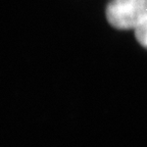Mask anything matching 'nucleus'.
Returning <instances> with one entry per match:
<instances>
[{
  "label": "nucleus",
  "instance_id": "obj_1",
  "mask_svg": "<svg viewBox=\"0 0 147 147\" xmlns=\"http://www.w3.org/2000/svg\"><path fill=\"white\" fill-rule=\"evenodd\" d=\"M106 18L117 29L135 30L147 18V0H111L106 8Z\"/></svg>",
  "mask_w": 147,
  "mask_h": 147
},
{
  "label": "nucleus",
  "instance_id": "obj_2",
  "mask_svg": "<svg viewBox=\"0 0 147 147\" xmlns=\"http://www.w3.org/2000/svg\"><path fill=\"white\" fill-rule=\"evenodd\" d=\"M135 36L137 41L147 48V18L135 29Z\"/></svg>",
  "mask_w": 147,
  "mask_h": 147
}]
</instances>
